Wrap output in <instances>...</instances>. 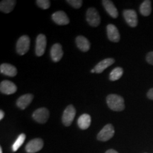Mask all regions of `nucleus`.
<instances>
[{
  "label": "nucleus",
  "instance_id": "1",
  "mask_svg": "<svg viewBox=\"0 0 153 153\" xmlns=\"http://www.w3.org/2000/svg\"><path fill=\"white\" fill-rule=\"evenodd\" d=\"M106 103L110 109L114 111H122L125 109L124 99L118 94H109L106 97Z\"/></svg>",
  "mask_w": 153,
  "mask_h": 153
},
{
  "label": "nucleus",
  "instance_id": "2",
  "mask_svg": "<svg viewBox=\"0 0 153 153\" xmlns=\"http://www.w3.org/2000/svg\"><path fill=\"white\" fill-rule=\"evenodd\" d=\"M16 52L23 55L28 52L30 48V38L28 36H22L19 38L16 43Z\"/></svg>",
  "mask_w": 153,
  "mask_h": 153
},
{
  "label": "nucleus",
  "instance_id": "3",
  "mask_svg": "<svg viewBox=\"0 0 153 153\" xmlns=\"http://www.w3.org/2000/svg\"><path fill=\"white\" fill-rule=\"evenodd\" d=\"M87 21L88 24L93 27H97L101 23V17L95 8L91 7L87 11Z\"/></svg>",
  "mask_w": 153,
  "mask_h": 153
},
{
  "label": "nucleus",
  "instance_id": "4",
  "mask_svg": "<svg viewBox=\"0 0 153 153\" xmlns=\"http://www.w3.org/2000/svg\"><path fill=\"white\" fill-rule=\"evenodd\" d=\"M76 115V109L73 105H69L63 112L62 121L65 126H70L73 122Z\"/></svg>",
  "mask_w": 153,
  "mask_h": 153
},
{
  "label": "nucleus",
  "instance_id": "5",
  "mask_svg": "<svg viewBox=\"0 0 153 153\" xmlns=\"http://www.w3.org/2000/svg\"><path fill=\"white\" fill-rule=\"evenodd\" d=\"M114 127L112 124H107L99 133L98 135H97V139L99 140L102 141V142H106V141H108V140L112 138L114 135Z\"/></svg>",
  "mask_w": 153,
  "mask_h": 153
},
{
  "label": "nucleus",
  "instance_id": "6",
  "mask_svg": "<svg viewBox=\"0 0 153 153\" xmlns=\"http://www.w3.org/2000/svg\"><path fill=\"white\" fill-rule=\"evenodd\" d=\"M50 116L49 111L46 108H40L33 113L32 117L36 122L39 123H45L48 120Z\"/></svg>",
  "mask_w": 153,
  "mask_h": 153
},
{
  "label": "nucleus",
  "instance_id": "7",
  "mask_svg": "<svg viewBox=\"0 0 153 153\" xmlns=\"http://www.w3.org/2000/svg\"><path fill=\"white\" fill-rule=\"evenodd\" d=\"M47 39L44 34H39L37 36L36 41V54L37 56L41 57L44 54L46 48Z\"/></svg>",
  "mask_w": 153,
  "mask_h": 153
},
{
  "label": "nucleus",
  "instance_id": "8",
  "mask_svg": "<svg viewBox=\"0 0 153 153\" xmlns=\"http://www.w3.org/2000/svg\"><path fill=\"white\" fill-rule=\"evenodd\" d=\"M123 17L126 23L131 27L135 28L137 26V15L136 11L133 9H126L123 11Z\"/></svg>",
  "mask_w": 153,
  "mask_h": 153
},
{
  "label": "nucleus",
  "instance_id": "9",
  "mask_svg": "<svg viewBox=\"0 0 153 153\" xmlns=\"http://www.w3.org/2000/svg\"><path fill=\"white\" fill-rule=\"evenodd\" d=\"M43 141L41 138H35L28 143L26 146V151L28 153H35L39 152L43 148Z\"/></svg>",
  "mask_w": 153,
  "mask_h": 153
},
{
  "label": "nucleus",
  "instance_id": "10",
  "mask_svg": "<svg viewBox=\"0 0 153 153\" xmlns=\"http://www.w3.org/2000/svg\"><path fill=\"white\" fill-rule=\"evenodd\" d=\"M17 90V87L14 83L9 80H4L0 84V91L4 94H12Z\"/></svg>",
  "mask_w": 153,
  "mask_h": 153
},
{
  "label": "nucleus",
  "instance_id": "11",
  "mask_svg": "<svg viewBox=\"0 0 153 153\" xmlns=\"http://www.w3.org/2000/svg\"><path fill=\"white\" fill-rule=\"evenodd\" d=\"M107 36L109 41L114 43H118L120 41V36L118 28L114 24H108L106 27Z\"/></svg>",
  "mask_w": 153,
  "mask_h": 153
},
{
  "label": "nucleus",
  "instance_id": "12",
  "mask_svg": "<svg viewBox=\"0 0 153 153\" xmlns=\"http://www.w3.org/2000/svg\"><path fill=\"white\" fill-rule=\"evenodd\" d=\"M52 19L55 24L60 25V26L67 25L70 23V19H69L68 15L62 11H56L54 14H53Z\"/></svg>",
  "mask_w": 153,
  "mask_h": 153
},
{
  "label": "nucleus",
  "instance_id": "13",
  "mask_svg": "<svg viewBox=\"0 0 153 153\" xmlns=\"http://www.w3.org/2000/svg\"><path fill=\"white\" fill-rule=\"evenodd\" d=\"M51 56L53 62H59L63 56L62 45L60 43H55L51 49Z\"/></svg>",
  "mask_w": 153,
  "mask_h": 153
},
{
  "label": "nucleus",
  "instance_id": "14",
  "mask_svg": "<svg viewBox=\"0 0 153 153\" xmlns=\"http://www.w3.org/2000/svg\"><path fill=\"white\" fill-rule=\"evenodd\" d=\"M33 99V95L31 94H26L20 97L17 99L16 105L21 109H26L29 106Z\"/></svg>",
  "mask_w": 153,
  "mask_h": 153
},
{
  "label": "nucleus",
  "instance_id": "15",
  "mask_svg": "<svg viewBox=\"0 0 153 153\" xmlns=\"http://www.w3.org/2000/svg\"><path fill=\"white\" fill-rule=\"evenodd\" d=\"M103 6H104L105 10L106 12L110 15L112 18L116 19L118 16V12L116 7L113 3V1L110 0H103L102 1Z\"/></svg>",
  "mask_w": 153,
  "mask_h": 153
},
{
  "label": "nucleus",
  "instance_id": "16",
  "mask_svg": "<svg viewBox=\"0 0 153 153\" xmlns=\"http://www.w3.org/2000/svg\"><path fill=\"white\" fill-rule=\"evenodd\" d=\"M76 44L80 51L82 52H87L90 49V43L88 39L83 36H79L76 38Z\"/></svg>",
  "mask_w": 153,
  "mask_h": 153
},
{
  "label": "nucleus",
  "instance_id": "17",
  "mask_svg": "<svg viewBox=\"0 0 153 153\" xmlns=\"http://www.w3.org/2000/svg\"><path fill=\"white\" fill-rule=\"evenodd\" d=\"M0 72L6 76H15L17 74V70L12 65L3 63L0 66Z\"/></svg>",
  "mask_w": 153,
  "mask_h": 153
},
{
  "label": "nucleus",
  "instance_id": "18",
  "mask_svg": "<svg viewBox=\"0 0 153 153\" xmlns=\"http://www.w3.org/2000/svg\"><path fill=\"white\" fill-rule=\"evenodd\" d=\"M115 62V60L114 58H106L104 60H101V62H99L97 65L95 66L94 70L97 73H101L104 71L107 68Z\"/></svg>",
  "mask_w": 153,
  "mask_h": 153
},
{
  "label": "nucleus",
  "instance_id": "19",
  "mask_svg": "<svg viewBox=\"0 0 153 153\" xmlns=\"http://www.w3.org/2000/svg\"><path fill=\"white\" fill-rule=\"evenodd\" d=\"M91 116L89 114H84L79 116L78 118L77 124L80 129L86 130L91 125Z\"/></svg>",
  "mask_w": 153,
  "mask_h": 153
},
{
  "label": "nucleus",
  "instance_id": "20",
  "mask_svg": "<svg viewBox=\"0 0 153 153\" xmlns=\"http://www.w3.org/2000/svg\"><path fill=\"white\" fill-rule=\"evenodd\" d=\"M16 1L14 0H3L0 3V10L4 13H10L14 8Z\"/></svg>",
  "mask_w": 153,
  "mask_h": 153
},
{
  "label": "nucleus",
  "instance_id": "21",
  "mask_svg": "<svg viewBox=\"0 0 153 153\" xmlns=\"http://www.w3.org/2000/svg\"><path fill=\"white\" fill-rule=\"evenodd\" d=\"M152 11V2L150 0H145L140 7V12L144 16H148Z\"/></svg>",
  "mask_w": 153,
  "mask_h": 153
},
{
  "label": "nucleus",
  "instance_id": "22",
  "mask_svg": "<svg viewBox=\"0 0 153 153\" xmlns=\"http://www.w3.org/2000/svg\"><path fill=\"white\" fill-rule=\"evenodd\" d=\"M123 74V70L122 68L118 67V68H114V70L111 72L109 75V79L111 81H116L119 79Z\"/></svg>",
  "mask_w": 153,
  "mask_h": 153
},
{
  "label": "nucleus",
  "instance_id": "23",
  "mask_svg": "<svg viewBox=\"0 0 153 153\" xmlns=\"http://www.w3.org/2000/svg\"><path fill=\"white\" fill-rule=\"evenodd\" d=\"M26 140V135L24 133H22L19 136L17 137L16 140L15 141L14 144L12 145V150L14 152H16L19 150V148L23 145Z\"/></svg>",
  "mask_w": 153,
  "mask_h": 153
},
{
  "label": "nucleus",
  "instance_id": "24",
  "mask_svg": "<svg viewBox=\"0 0 153 153\" xmlns=\"http://www.w3.org/2000/svg\"><path fill=\"white\" fill-rule=\"evenodd\" d=\"M36 4L40 8L43 9H48L51 6V1L49 0H37Z\"/></svg>",
  "mask_w": 153,
  "mask_h": 153
},
{
  "label": "nucleus",
  "instance_id": "25",
  "mask_svg": "<svg viewBox=\"0 0 153 153\" xmlns=\"http://www.w3.org/2000/svg\"><path fill=\"white\" fill-rule=\"evenodd\" d=\"M67 2L69 3L74 9H79L82 7L83 1L82 0H68Z\"/></svg>",
  "mask_w": 153,
  "mask_h": 153
},
{
  "label": "nucleus",
  "instance_id": "26",
  "mask_svg": "<svg viewBox=\"0 0 153 153\" xmlns=\"http://www.w3.org/2000/svg\"><path fill=\"white\" fill-rule=\"evenodd\" d=\"M146 61L151 65H153V51L148 53L146 55Z\"/></svg>",
  "mask_w": 153,
  "mask_h": 153
},
{
  "label": "nucleus",
  "instance_id": "27",
  "mask_svg": "<svg viewBox=\"0 0 153 153\" xmlns=\"http://www.w3.org/2000/svg\"><path fill=\"white\" fill-rule=\"evenodd\" d=\"M147 97L150 100H153V88H151L150 90L148 91V94H147Z\"/></svg>",
  "mask_w": 153,
  "mask_h": 153
},
{
  "label": "nucleus",
  "instance_id": "28",
  "mask_svg": "<svg viewBox=\"0 0 153 153\" xmlns=\"http://www.w3.org/2000/svg\"><path fill=\"white\" fill-rule=\"evenodd\" d=\"M4 117V112L2 110L0 111V120H2Z\"/></svg>",
  "mask_w": 153,
  "mask_h": 153
},
{
  "label": "nucleus",
  "instance_id": "29",
  "mask_svg": "<svg viewBox=\"0 0 153 153\" xmlns=\"http://www.w3.org/2000/svg\"><path fill=\"white\" fill-rule=\"evenodd\" d=\"M106 153H118V152H117V151L113 150V149H111V150H107L106 152Z\"/></svg>",
  "mask_w": 153,
  "mask_h": 153
},
{
  "label": "nucleus",
  "instance_id": "30",
  "mask_svg": "<svg viewBox=\"0 0 153 153\" xmlns=\"http://www.w3.org/2000/svg\"><path fill=\"white\" fill-rule=\"evenodd\" d=\"M91 73H94V72H96L94 69H92V70H91Z\"/></svg>",
  "mask_w": 153,
  "mask_h": 153
},
{
  "label": "nucleus",
  "instance_id": "31",
  "mask_svg": "<svg viewBox=\"0 0 153 153\" xmlns=\"http://www.w3.org/2000/svg\"><path fill=\"white\" fill-rule=\"evenodd\" d=\"M0 153H2V148H1V147L0 148Z\"/></svg>",
  "mask_w": 153,
  "mask_h": 153
}]
</instances>
